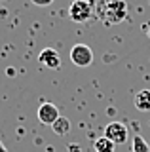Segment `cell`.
<instances>
[{"mask_svg": "<svg viewBox=\"0 0 150 152\" xmlns=\"http://www.w3.org/2000/svg\"><path fill=\"white\" fill-rule=\"evenodd\" d=\"M95 17L103 25H118L127 17V2L125 0H97Z\"/></svg>", "mask_w": 150, "mask_h": 152, "instance_id": "cell-1", "label": "cell"}, {"mask_svg": "<svg viewBox=\"0 0 150 152\" xmlns=\"http://www.w3.org/2000/svg\"><path fill=\"white\" fill-rule=\"evenodd\" d=\"M70 19L76 23H84L87 19H91V15H95V4L91 0H74L68 8Z\"/></svg>", "mask_w": 150, "mask_h": 152, "instance_id": "cell-2", "label": "cell"}, {"mask_svg": "<svg viewBox=\"0 0 150 152\" xmlns=\"http://www.w3.org/2000/svg\"><path fill=\"white\" fill-rule=\"evenodd\" d=\"M70 61L76 66H90L93 63V51L86 44H76L70 50Z\"/></svg>", "mask_w": 150, "mask_h": 152, "instance_id": "cell-3", "label": "cell"}, {"mask_svg": "<svg viewBox=\"0 0 150 152\" xmlns=\"http://www.w3.org/2000/svg\"><path fill=\"white\" fill-rule=\"evenodd\" d=\"M105 137L110 139L114 145H124L127 141V127L122 122H110L105 127Z\"/></svg>", "mask_w": 150, "mask_h": 152, "instance_id": "cell-4", "label": "cell"}, {"mask_svg": "<svg viewBox=\"0 0 150 152\" xmlns=\"http://www.w3.org/2000/svg\"><path fill=\"white\" fill-rule=\"evenodd\" d=\"M59 118H61L59 108L55 107L53 103H42L40 104V108H38V120L42 124H46V126H53Z\"/></svg>", "mask_w": 150, "mask_h": 152, "instance_id": "cell-5", "label": "cell"}, {"mask_svg": "<svg viewBox=\"0 0 150 152\" xmlns=\"http://www.w3.org/2000/svg\"><path fill=\"white\" fill-rule=\"evenodd\" d=\"M38 61L44 66H48V69H59V66H61V55L53 50V48H46V50H42L40 55H38Z\"/></svg>", "mask_w": 150, "mask_h": 152, "instance_id": "cell-6", "label": "cell"}, {"mask_svg": "<svg viewBox=\"0 0 150 152\" xmlns=\"http://www.w3.org/2000/svg\"><path fill=\"white\" fill-rule=\"evenodd\" d=\"M133 104L137 110H143V112H148L150 110V89H141L137 91L133 99Z\"/></svg>", "mask_w": 150, "mask_h": 152, "instance_id": "cell-7", "label": "cell"}, {"mask_svg": "<svg viewBox=\"0 0 150 152\" xmlns=\"http://www.w3.org/2000/svg\"><path fill=\"white\" fill-rule=\"evenodd\" d=\"M51 129H53L55 135H67V133L70 131V120H68V118H65V116H61L59 120L51 126Z\"/></svg>", "mask_w": 150, "mask_h": 152, "instance_id": "cell-8", "label": "cell"}, {"mask_svg": "<svg viewBox=\"0 0 150 152\" xmlns=\"http://www.w3.org/2000/svg\"><path fill=\"white\" fill-rule=\"evenodd\" d=\"M114 150H116V145L110 139H106L105 135L95 141V152H114Z\"/></svg>", "mask_w": 150, "mask_h": 152, "instance_id": "cell-9", "label": "cell"}, {"mask_svg": "<svg viewBox=\"0 0 150 152\" xmlns=\"http://www.w3.org/2000/svg\"><path fill=\"white\" fill-rule=\"evenodd\" d=\"M131 152H150L148 142L143 139V135H135L131 141Z\"/></svg>", "mask_w": 150, "mask_h": 152, "instance_id": "cell-10", "label": "cell"}, {"mask_svg": "<svg viewBox=\"0 0 150 152\" xmlns=\"http://www.w3.org/2000/svg\"><path fill=\"white\" fill-rule=\"evenodd\" d=\"M31 2L34 4V6H50L53 0H31Z\"/></svg>", "mask_w": 150, "mask_h": 152, "instance_id": "cell-11", "label": "cell"}, {"mask_svg": "<svg viewBox=\"0 0 150 152\" xmlns=\"http://www.w3.org/2000/svg\"><path fill=\"white\" fill-rule=\"evenodd\" d=\"M68 152H82V148L78 145H68Z\"/></svg>", "mask_w": 150, "mask_h": 152, "instance_id": "cell-12", "label": "cell"}, {"mask_svg": "<svg viewBox=\"0 0 150 152\" xmlns=\"http://www.w3.org/2000/svg\"><path fill=\"white\" fill-rule=\"evenodd\" d=\"M0 152H8V150H6V146L2 145V141H0Z\"/></svg>", "mask_w": 150, "mask_h": 152, "instance_id": "cell-13", "label": "cell"}, {"mask_svg": "<svg viewBox=\"0 0 150 152\" xmlns=\"http://www.w3.org/2000/svg\"><path fill=\"white\" fill-rule=\"evenodd\" d=\"M148 34H150V31H148Z\"/></svg>", "mask_w": 150, "mask_h": 152, "instance_id": "cell-14", "label": "cell"}]
</instances>
